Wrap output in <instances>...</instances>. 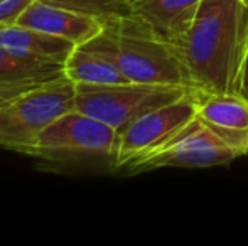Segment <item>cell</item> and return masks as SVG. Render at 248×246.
<instances>
[{"instance_id":"cell-1","label":"cell","mask_w":248,"mask_h":246,"mask_svg":"<svg viewBox=\"0 0 248 246\" xmlns=\"http://www.w3.org/2000/svg\"><path fill=\"white\" fill-rule=\"evenodd\" d=\"M248 37L242 0H202L176 49L193 86L206 93H236Z\"/></svg>"},{"instance_id":"cell-2","label":"cell","mask_w":248,"mask_h":246,"mask_svg":"<svg viewBox=\"0 0 248 246\" xmlns=\"http://www.w3.org/2000/svg\"><path fill=\"white\" fill-rule=\"evenodd\" d=\"M113 58L132 83L181 85L194 88L176 49L134 14L105 24Z\"/></svg>"},{"instance_id":"cell-3","label":"cell","mask_w":248,"mask_h":246,"mask_svg":"<svg viewBox=\"0 0 248 246\" xmlns=\"http://www.w3.org/2000/svg\"><path fill=\"white\" fill-rule=\"evenodd\" d=\"M76 108V83L66 74L0 103V147L22 154L58 116Z\"/></svg>"},{"instance_id":"cell-4","label":"cell","mask_w":248,"mask_h":246,"mask_svg":"<svg viewBox=\"0 0 248 246\" xmlns=\"http://www.w3.org/2000/svg\"><path fill=\"white\" fill-rule=\"evenodd\" d=\"M118 138L120 133L110 125L75 108L47 125L22 154L61 164L98 159H111L115 164Z\"/></svg>"},{"instance_id":"cell-5","label":"cell","mask_w":248,"mask_h":246,"mask_svg":"<svg viewBox=\"0 0 248 246\" xmlns=\"http://www.w3.org/2000/svg\"><path fill=\"white\" fill-rule=\"evenodd\" d=\"M191 89L181 85L132 81L118 85H76V110L101 120L122 133L145 113L183 98Z\"/></svg>"},{"instance_id":"cell-6","label":"cell","mask_w":248,"mask_h":246,"mask_svg":"<svg viewBox=\"0 0 248 246\" xmlns=\"http://www.w3.org/2000/svg\"><path fill=\"white\" fill-rule=\"evenodd\" d=\"M242 155L196 116L167 144L132 162L127 169L137 172L160 167H213L228 164Z\"/></svg>"},{"instance_id":"cell-7","label":"cell","mask_w":248,"mask_h":246,"mask_svg":"<svg viewBox=\"0 0 248 246\" xmlns=\"http://www.w3.org/2000/svg\"><path fill=\"white\" fill-rule=\"evenodd\" d=\"M196 116V88L176 101L145 113L120 133L115 165L127 169L132 162L145 157L150 152L167 144Z\"/></svg>"},{"instance_id":"cell-8","label":"cell","mask_w":248,"mask_h":246,"mask_svg":"<svg viewBox=\"0 0 248 246\" xmlns=\"http://www.w3.org/2000/svg\"><path fill=\"white\" fill-rule=\"evenodd\" d=\"M198 118L225 144L248 154V100L238 93H206L196 89Z\"/></svg>"},{"instance_id":"cell-9","label":"cell","mask_w":248,"mask_h":246,"mask_svg":"<svg viewBox=\"0 0 248 246\" xmlns=\"http://www.w3.org/2000/svg\"><path fill=\"white\" fill-rule=\"evenodd\" d=\"M17 24L56 37H62L76 46L96 37L105 27V24L96 17L73 12L41 0H32Z\"/></svg>"},{"instance_id":"cell-10","label":"cell","mask_w":248,"mask_h":246,"mask_svg":"<svg viewBox=\"0 0 248 246\" xmlns=\"http://www.w3.org/2000/svg\"><path fill=\"white\" fill-rule=\"evenodd\" d=\"M64 74L76 85H118L128 83L115 62L111 41L103 30L88 43L79 44L64 62Z\"/></svg>"},{"instance_id":"cell-11","label":"cell","mask_w":248,"mask_h":246,"mask_svg":"<svg viewBox=\"0 0 248 246\" xmlns=\"http://www.w3.org/2000/svg\"><path fill=\"white\" fill-rule=\"evenodd\" d=\"M202 0H134L132 14L172 47L183 41Z\"/></svg>"},{"instance_id":"cell-12","label":"cell","mask_w":248,"mask_h":246,"mask_svg":"<svg viewBox=\"0 0 248 246\" xmlns=\"http://www.w3.org/2000/svg\"><path fill=\"white\" fill-rule=\"evenodd\" d=\"M0 44L17 53L27 54L36 59L64 66L69 54L76 47L71 41L56 37L26 26H0Z\"/></svg>"},{"instance_id":"cell-13","label":"cell","mask_w":248,"mask_h":246,"mask_svg":"<svg viewBox=\"0 0 248 246\" xmlns=\"http://www.w3.org/2000/svg\"><path fill=\"white\" fill-rule=\"evenodd\" d=\"M64 74V66L41 61L0 44V88H32Z\"/></svg>"},{"instance_id":"cell-14","label":"cell","mask_w":248,"mask_h":246,"mask_svg":"<svg viewBox=\"0 0 248 246\" xmlns=\"http://www.w3.org/2000/svg\"><path fill=\"white\" fill-rule=\"evenodd\" d=\"M41 2L96 17L103 24L132 14V0H41Z\"/></svg>"},{"instance_id":"cell-15","label":"cell","mask_w":248,"mask_h":246,"mask_svg":"<svg viewBox=\"0 0 248 246\" xmlns=\"http://www.w3.org/2000/svg\"><path fill=\"white\" fill-rule=\"evenodd\" d=\"M32 0H2L0 2V26H14L26 12Z\"/></svg>"},{"instance_id":"cell-16","label":"cell","mask_w":248,"mask_h":246,"mask_svg":"<svg viewBox=\"0 0 248 246\" xmlns=\"http://www.w3.org/2000/svg\"><path fill=\"white\" fill-rule=\"evenodd\" d=\"M236 93H238V95H242L243 98L248 100V37H247V46H245V54H243L242 68H240Z\"/></svg>"},{"instance_id":"cell-17","label":"cell","mask_w":248,"mask_h":246,"mask_svg":"<svg viewBox=\"0 0 248 246\" xmlns=\"http://www.w3.org/2000/svg\"><path fill=\"white\" fill-rule=\"evenodd\" d=\"M24 89H27V88H0V103L12 98V96L19 95V93L24 91Z\"/></svg>"},{"instance_id":"cell-18","label":"cell","mask_w":248,"mask_h":246,"mask_svg":"<svg viewBox=\"0 0 248 246\" xmlns=\"http://www.w3.org/2000/svg\"><path fill=\"white\" fill-rule=\"evenodd\" d=\"M242 2H243V3H245V5L248 7V0H242Z\"/></svg>"},{"instance_id":"cell-19","label":"cell","mask_w":248,"mask_h":246,"mask_svg":"<svg viewBox=\"0 0 248 246\" xmlns=\"http://www.w3.org/2000/svg\"><path fill=\"white\" fill-rule=\"evenodd\" d=\"M132 2H134V0H132Z\"/></svg>"}]
</instances>
